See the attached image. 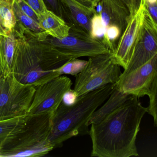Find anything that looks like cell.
<instances>
[{"label": "cell", "mask_w": 157, "mask_h": 157, "mask_svg": "<svg viewBox=\"0 0 157 157\" xmlns=\"http://www.w3.org/2000/svg\"><path fill=\"white\" fill-rule=\"evenodd\" d=\"M88 61L73 59L65 63L58 69L59 75L69 74L76 77L80 73L87 65Z\"/></svg>", "instance_id": "ffe728a7"}, {"label": "cell", "mask_w": 157, "mask_h": 157, "mask_svg": "<svg viewBox=\"0 0 157 157\" xmlns=\"http://www.w3.org/2000/svg\"><path fill=\"white\" fill-rule=\"evenodd\" d=\"M25 116L0 121V150L22 128Z\"/></svg>", "instance_id": "ac0fdd59"}, {"label": "cell", "mask_w": 157, "mask_h": 157, "mask_svg": "<svg viewBox=\"0 0 157 157\" xmlns=\"http://www.w3.org/2000/svg\"><path fill=\"white\" fill-rule=\"evenodd\" d=\"M139 98L132 95L99 123L92 124L91 156H138L136 140L142 118L147 113Z\"/></svg>", "instance_id": "6da1fadb"}, {"label": "cell", "mask_w": 157, "mask_h": 157, "mask_svg": "<svg viewBox=\"0 0 157 157\" xmlns=\"http://www.w3.org/2000/svg\"><path fill=\"white\" fill-rule=\"evenodd\" d=\"M58 1L63 19L70 27V31L92 37L91 20L95 12L75 0Z\"/></svg>", "instance_id": "7c38bea8"}, {"label": "cell", "mask_w": 157, "mask_h": 157, "mask_svg": "<svg viewBox=\"0 0 157 157\" xmlns=\"http://www.w3.org/2000/svg\"><path fill=\"white\" fill-rule=\"evenodd\" d=\"M0 35L2 36H8L7 33L5 32L4 29L2 27V25L1 23V21H0Z\"/></svg>", "instance_id": "f546056e"}, {"label": "cell", "mask_w": 157, "mask_h": 157, "mask_svg": "<svg viewBox=\"0 0 157 157\" xmlns=\"http://www.w3.org/2000/svg\"><path fill=\"white\" fill-rule=\"evenodd\" d=\"M105 30L101 16L98 13H94L91 20V37L101 39V37H102Z\"/></svg>", "instance_id": "7402d4cb"}, {"label": "cell", "mask_w": 157, "mask_h": 157, "mask_svg": "<svg viewBox=\"0 0 157 157\" xmlns=\"http://www.w3.org/2000/svg\"><path fill=\"white\" fill-rule=\"evenodd\" d=\"M8 1H10L13 2H14V0H8Z\"/></svg>", "instance_id": "1f68e13d"}, {"label": "cell", "mask_w": 157, "mask_h": 157, "mask_svg": "<svg viewBox=\"0 0 157 157\" xmlns=\"http://www.w3.org/2000/svg\"><path fill=\"white\" fill-rule=\"evenodd\" d=\"M14 34L18 43L12 75L22 83L36 87L45 83L60 76L58 69L73 59L45 41Z\"/></svg>", "instance_id": "7a4b0ae2"}, {"label": "cell", "mask_w": 157, "mask_h": 157, "mask_svg": "<svg viewBox=\"0 0 157 157\" xmlns=\"http://www.w3.org/2000/svg\"><path fill=\"white\" fill-rule=\"evenodd\" d=\"M84 7L95 12V9L100 0H75Z\"/></svg>", "instance_id": "f1b7e54d"}, {"label": "cell", "mask_w": 157, "mask_h": 157, "mask_svg": "<svg viewBox=\"0 0 157 157\" xmlns=\"http://www.w3.org/2000/svg\"><path fill=\"white\" fill-rule=\"evenodd\" d=\"M18 39L13 32L0 35V76L11 75Z\"/></svg>", "instance_id": "9a60e30c"}, {"label": "cell", "mask_w": 157, "mask_h": 157, "mask_svg": "<svg viewBox=\"0 0 157 157\" xmlns=\"http://www.w3.org/2000/svg\"><path fill=\"white\" fill-rule=\"evenodd\" d=\"M145 5L152 20L157 24V3H149L145 0Z\"/></svg>", "instance_id": "83f0119b"}, {"label": "cell", "mask_w": 157, "mask_h": 157, "mask_svg": "<svg viewBox=\"0 0 157 157\" xmlns=\"http://www.w3.org/2000/svg\"><path fill=\"white\" fill-rule=\"evenodd\" d=\"M95 13L101 16L105 29L110 26H116L121 35L131 18L128 8L121 0H100Z\"/></svg>", "instance_id": "4fadbf2b"}, {"label": "cell", "mask_w": 157, "mask_h": 157, "mask_svg": "<svg viewBox=\"0 0 157 157\" xmlns=\"http://www.w3.org/2000/svg\"><path fill=\"white\" fill-rule=\"evenodd\" d=\"M48 9L63 19L62 10L58 0H44Z\"/></svg>", "instance_id": "484cf974"}, {"label": "cell", "mask_w": 157, "mask_h": 157, "mask_svg": "<svg viewBox=\"0 0 157 157\" xmlns=\"http://www.w3.org/2000/svg\"><path fill=\"white\" fill-rule=\"evenodd\" d=\"M115 83L108 84L79 96L75 103L61 102L51 117L48 142L53 148L61 147L72 137L89 135L88 123L94 111L112 93Z\"/></svg>", "instance_id": "3957f363"}, {"label": "cell", "mask_w": 157, "mask_h": 157, "mask_svg": "<svg viewBox=\"0 0 157 157\" xmlns=\"http://www.w3.org/2000/svg\"><path fill=\"white\" fill-rule=\"evenodd\" d=\"M14 1L16 2V3L24 13H25L27 16H29L37 23L39 24V19L38 15L25 0H14Z\"/></svg>", "instance_id": "603a6c76"}, {"label": "cell", "mask_w": 157, "mask_h": 157, "mask_svg": "<svg viewBox=\"0 0 157 157\" xmlns=\"http://www.w3.org/2000/svg\"><path fill=\"white\" fill-rule=\"evenodd\" d=\"M112 52L89 57L83 70L76 76L74 90L78 97L105 85L117 82L122 72Z\"/></svg>", "instance_id": "5b68a950"}, {"label": "cell", "mask_w": 157, "mask_h": 157, "mask_svg": "<svg viewBox=\"0 0 157 157\" xmlns=\"http://www.w3.org/2000/svg\"><path fill=\"white\" fill-rule=\"evenodd\" d=\"M157 78L155 79L153 82L147 95L148 96L150 100L149 105L147 107V113H148L153 117L154 124L155 126H157Z\"/></svg>", "instance_id": "44dd1931"}, {"label": "cell", "mask_w": 157, "mask_h": 157, "mask_svg": "<svg viewBox=\"0 0 157 157\" xmlns=\"http://www.w3.org/2000/svg\"><path fill=\"white\" fill-rule=\"evenodd\" d=\"M157 78V55L139 67L120 75L116 87L122 92L138 98L147 95L155 79Z\"/></svg>", "instance_id": "9c48e42d"}, {"label": "cell", "mask_w": 157, "mask_h": 157, "mask_svg": "<svg viewBox=\"0 0 157 157\" xmlns=\"http://www.w3.org/2000/svg\"><path fill=\"white\" fill-rule=\"evenodd\" d=\"M157 55V24L145 7L141 34L129 62L122 74H125L145 64Z\"/></svg>", "instance_id": "30bf717a"}, {"label": "cell", "mask_w": 157, "mask_h": 157, "mask_svg": "<svg viewBox=\"0 0 157 157\" xmlns=\"http://www.w3.org/2000/svg\"><path fill=\"white\" fill-rule=\"evenodd\" d=\"M13 3L8 0H0V21L8 35L13 32L16 24Z\"/></svg>", "instance_id": "d6986e66"}, {"label": "cell", "mask_w": 157, "mask_h": 157, "mask_svg": "<svg viewBox=\"0 0 157 157\" xmlns=\"http://www.w3.org/2000/svg\"><path fill=\"white\" fill-rule=\"evenodd\" d=\"M128 8L130 15L133 16L137 12L141 4L145 2V0H121Z\"/></svg>", "instance_id": "d4e9b609"}, {"label": "cell", "mask_w": 157, "mask_h": 157, "mask_svg": "<svg viewBox=\"0 0 157 157\" xmlns=\"http://www.w3.org/2000/svg\"><path fill=\"white\" fill-rule=\"evenodd\" d=\"M13 10L16 19L15 31L41 42L45 41L49 36L39 24L22 11L15 1L13 3Z\"/></svg>", "instance_id": "5bb4252c"}, {"label": "cell", "mask_w": 157, "mask_h": 157, "mask_svg": "<svg viewBox=\"0 0 157 157\" xmlns=\"http://www.w3.org/2000/svg\"><path fill=\"white\" fill-rule=\"evenodd\" d=\"M35 88L12 75L0 76V121L27 115Z\"/></svg>", "instance_id": "8992f818"}, {"label": "cell", "mask_w": 157, "mask_h": 157, "mask_svg": "<svg viewBox=\"0 0 157 157\" xmlns=\"http://www.w3.org/2000/svg\"><path fill=\"white\" fill-rule=\"evenodd\" d=\"M132 96L131 94L122 92L115 85L107 101L100 109L94 111L88 122V125L96 124L101 122Z\"/></svg>", "instance_id": "e0dca14e"}, {"label": "cell", "mask_w": 157, "mask_h": 157, "mask_svg": "<svg viewBox=\"0 0 157 157\" xmlns=\"http://www.w3.org/2000/svg\"><path fill=\"white\" fill-rule=\"evenodd\" d=\"M78 97L74 90L70 89L64 94L61 102L65 105H71L76 102Z\"/></svg>", "instance_id": "4316f807"}, {"label": "cell", "mask_w": 157, "mask_h": 157, "mask_svg": "<svg viewBox=\"0 0 157 157\" xmlns=\"http://www.w3.org/2000/svg\"><path fill=\"white\" fill-rule=\"evenodd\" d=\"M70 78L58 76L35 87V92L27 115L53 113L62 101L64 94L71 89Z\"/></svg>", "instance_id": "52a82bcc"}, {"label": "cell", "mask_w": 157, "mask_h": 157, "mask_svg": "<svg viewBox=\"0 0 157 157\" xmlns=\"http://www.w3.org/2000/svg\"><path fill=\"white\" fill-rule=\"evenodd\" d=\"M145 2L131 16L120 36L114 52L112 53L116 62L124 69L126 68L134 48L141 34L145 13Z\"/></svg>", "instance_id": "8fae6325"}, {"label": "cell", "mask_w": 157, "mask_h": 157, "mask_svg": "<svg viewBox=\"0 0 157 157\" xmlns=\"http://www.w3.org/2000/svg\"><path fill=\"white\" fill-rule=\"evenodd\" d=\"M149 3H157V0H146Z\"/></svg>", "instance_id": "4dcf8cb0"}, {"label": "cell", "mask_w": 157, "mask_h": 157, "mask_svg": "<svg viewBox=\"0 0 157 157\" xmlns=\"http://www.w3.org/2000/svg\"><path fill=\"white\" fill-rule=\"evenodd\" d=\"M39 24L48 33L49 36L54 38H62L69 34L70 27L64 19L49 10L39 16Z\"/></svg>", "instance_id": "2e32d148"}, {"label": "cell", "mask_w": 157, "mask_h": 157, "mask_svg": "<svg viewBox=\"0 0 157 157\" xmlns=\"http://www.w3.org/2000/svg\"><path fill=\"white\" fill-rule=\"evenodd\" d=\"M34 10L38 17L48 10L44 0H25Z\"/></svg>", "instance_id": "cb8c5ba5"}, {"label": "cell", "mask_w": 157, "mask_h": 157, "mask_svg": "<svg viewBox=\"0 0 157 157\" xmlns=\"http://www.w3.org/2000/svg\"><path fill=\"white\" fill-rule=\"evenodd\" d=\"M52 114L27 115L22 128L0 150V157H41L52 150L48 140Z\"/></svg>", "instance_id": "277c9868"}, {"label": "cell", "mask_w": 157, "mask_h": 157, "mask_svg": "<svg viewBox=\"0 0 157 157\" xmlns=\"http://www.w3.org/2000/svg\"><path fill=\"white\" fill-rule=\"evenodd\" d=\"M44 41L73 59L81 57H90L112 52L101 39L92 38L71 31L67 37L62 38L48 37Z\"/></svg>", "instance_id": "ba28073f"}]
</instances>
